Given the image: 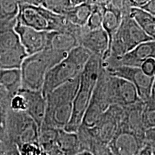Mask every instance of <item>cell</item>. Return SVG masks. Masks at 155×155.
<instances>
[{"instance_id": "cell-6", "label": "cell", "mask_w": 155, "mask_h": 155, "mask_svg": "<svg viewBox=\"0 0 155 155\" xmlns=\"http://www.w3.org/2000/svg\"><path fill=\"white\" fill-rule=\"evenodd\" d=\"M6 131L9 141L19 147L38 141L40 127L27 112L10 109L6 120Z\"/></svg>"}, {"instance_id": "cell-46", "label": "cell", "mask_w": 155, "mask_h": 155, "mask_svg": "<svg viewBox=\"0 0 155 155\" xmlns=\"http://www.w3.org/2000/svg\"><path fill=\"white\" fill-rule=\"evenodd\" d=\"M149 142V141H148ZM151 144V147H152V155H155V144H152V143L149 142Z\"/></svg>"}, {"instance_id": "cell-29", "label": "cell", "mask_w": 155, "mask_h": 155, "mask_svg": "<svg viewBox=\"0 0 155 155\" xmlns=\"http://www.w3.org/2000/svg\"><path fill=\"white\" fill-rule=\"evenodd\" d=\"M20 45L14 28L8 29L0 33V53L13 49Z\"/></svg>"}, {"instance_id": "cell-41", "label": "cell", "mask_w": 155, "mask_h": 155, "mask_svg": "<svg viewBox=\"0 0 155 155\" xmlns=\"http://www.w3.org/2000/svg\"><path fill=\"white\" fill-rule=\"evenodd\" d=\"M145 138H146V141L155 144V128L147 129L146 131Z\"/></svg>"}, {"instance_id": "cell-3", "label": "cell", "mask_w": 155, "mask_h": 155, "mask_svg": "<svg viewBox=\"0 0 155 155\" xmlns=\"http://www.w3.org/2000/svg\"><path fill=\"white\" fill-rule=\"evenodd\" d=\"M91 56L88 50L81 45L70 51L66 57L48 73L42 90L44 96L63 83L80 76Z\"/></svg>"}, {"instance_id": "cell-18", "label": "cell", "mask_w": 155, "mask_h": 155, "mask_svg": "<svg viewBox=\"0 0 155 155\" xmlns=\"http://www.w3.org/2000/svg\"><path fill=\"white\" fill-rule=\"evenodd\" d=\"M78 45V39L72 32L68 31L48 32L46 49L68 54Z\"/></svg>"}, {"instance_id": "cell-48", "label": "cell", "mask_w": 155, "mask_h": 155, "mask_svg": "<svg viewBox=\"0 0 155 155\" xmlns=\"http://www.w3.org/2000/svg\"><path fill=\"white\" fill-rule=\"evenodd\" d=\"M154 90H155V77H154V85H153V88Z\"/></svg>"}, {"instance_id": "cell-39", "label": "cell", "mask_w": 155, "mask_h": 155, "mask_svg": "<svg viewBox=\"0 0 155 155\" xmlns=\"http://www.w3.org/2000/svg\"><path fill=\"white\" fill-rule=\"evenodd\" d=\"M96 5L101 7L102 9H106L114 5L113 0H94Z\"/></svg>"}, {"instance_id": "cell-36", "label": "cell", "mask_w": 155, "mask_h": 155, "mask_svg": "<svg viewBox=\"0 0 155 155\" xmlns=\"http://www.w3.org/2000/svg\"><path fill=\"white\" fill-rule=\"evenodd\" d=\"M21 4L33 7H42L46 8L47 0H20Z\"/></svg>"}, {"instance_id": "cell-35", "label": "cell", "mask_w": 155, "mask_h": 155, "mask_svg": "<svg viewBox=\"0 0 155 155\" xmlns=\"http://www.w3.org/2000/svg\"><path fill=\"white\" fill-rule=\"evenodd\" d=\"M142 71L147 75L150 76H155V60L150 59L146 62H144L141 66Z\"/></svg>"}, {"instance_id": "cell-5", "label": "cell", "mask_w": 155, "mask_h": 155, "mask_svg": "<svg viewBox=\"0 0 155 155\" xmlns=\"http://www.w3.org/2000/svg\"><path fill=\"white\" fill-rule=\"evenodd\" d=\"M129 9L122 10L123 17L121 25L114 35L109 51L102 61L108 58H116L124 55L139 45L152 40L130 16Z\"/></svg>"}, {"instance_id": "cell-31", "label": "cell", "mask_w": 155, "mask_h": 155, "mask_svg": "<svg viewBox=\"0 0 155 155\" xmlns=\"http://www.w3.org/2000/svg\"><path fill=\"white\" fill-rule=\"evenodd\" d=\"M17 147L21 155H48L38 141L26 143Z\"/></svg>"}, {"instance_id": "cell-7", "label": "cell", "mask_w": 155, "mask_h": 155, "mask_svg": "<svg viewBox=\"0 0 155 155\" xmlns=\"http://www.w3.org/2000/svg\"><path fill=\"white\" fill-rule=\"evenodd\" d=\"M108 81L109 73L102 66L90 104L83 117L82 126L94 127L103 114L112 105Z\"/></svg>"}, {"instance_id": "cell-21", "label": "cell", "mask_w": 155, "mask_h": 155, "mask_svg": "<svg viewBox=\"0 0 155 155\" xmlns=\"http://www.w3.org/2000/svg\"><path fill=\"white\" fill-rule=\"evenodd\" d=\"M56 145L66 155H76L81 152L80 143L76 132L59 129Z\"/></svg>"}, {"instance_id": "cell-17", "label": "cell", "mask_w": 155, "mask_h": 155, "mask_svg": "<svg viewBox=\"0 0 155 155\" xmlns=\"http://www.w3.org/2000/svg\"><path fill=\"white\" fill-rule=\"evenodd\" d=\"M19 92L25 97L28 104L27 114L41 127L46 113L47 102L42 91H32L21 88Z\"/></svg>"}, {"instance_id": "cell-11", "label": "cell", "mask_w": 155, "mask_h": 155, "mask_svg": "<svg viewBox=\"0 0 155 155\" xmlns=\"http://www.w3.org/2000/svg\"><path fill=\"white\" fill-rule=\"evenodd\" d=\"M109 92L112 105L127 107L142 101L132 83L126 79L110 74Z\"/></svg>"}, {"instance_id": "cell-2", "label": "cell", "mask_w": 155, "mask_h": 155, "mask_svg": "<svg viewBox=\"0 0 155 155\" xmlns=\"http://www.w3.org/2000/svg\"><path fill=\"white\" fill-rule=\"evenodd\" d=\"M68 54L45 49L25 58L20 68L22 88L42 91L48 73Z\"/></svg>"}, {"instance_id": "cell-24", "label": "cell", "mask_w": 155, "mask_h": 155, "mask_svg": "<svg viewBox=\"0 0 155 155\" xmlns=\"http://www.w3.org/2000/svg\"><path fill=\"white\" fill-rule=\"evenodd\" d=\"M12 97V96L7 90L0 86V141L7 144L11 143L6 131V120L10 110Z\"/></svg>"}, {"instance_id": "cell-42", "label": "cell", "mask_w": 155, "mask_h": 155, "mask_svg": "<svg viewBox=\"0 0 155 155\" xmlns=\"http://www.w3.org/2000/svg\"><path fill=\"white\" fill-rule=\"evenodd\" d=\"M5 155H21L19 152L18 147L16 144H10L9 145L8 149Z\"/></svg>"}, {"instance_id": "cell-22", "label": "cell", "mask_w": 155, "mask_h": 155, "mask_svg": "<svg viewBox=\"0 0 155 155\" xmlns=\"http://www.w3.org/2000/svg\"><path fill=\"white\" fill-rule=\"evenodd\" d=\"M129 15L152 40H155V16L137 7H130Z\"/></svg>"}, {"instance_id": "cell-4", "label": "cell", "mask_w": 155, "mask_h": 155, "mask_svg": "<svg viewBox=\"0 0 155 155\" xmlns=\"http://www.w3.org/2000/svg\"><path fill=\"white\" fill-rule=\"evenodd\" d=\"M17 22L42 32L68 31L78 36L81 28L71 24L64 15H58L45 7L21 4Z\"/></svg>"}, {"instance_id": "cell-25", "label": "cell", "mask_w": 155, "mask_h": 155, "mask_svg": "<svg viewBox=\"0 0 155 155\" xmlns=\"http://www.w3.org/2000/svg\"><path fill=\"white\" fill-rule=\"evenodd\" d=\"M94 6L87 3H82L67 12L64 16L71 24L83 28L86 25Z\"/></svg>"}, {"instance_id": "cell-16", "label": "cell", "mask_w": 155, "mask_h": 155, "mask_svg": "<svg viewBox=\"0 0 155 155\" xmlns=\"http://www.w3.org/2000/svg\"><path fill=\"white\" fill-rule=\"evenodd\" d=\"M144 108V102L143 101L124 107V115L120 129L129 131L139 138L146 139L145 135L147 130L143 119Z\"/></svg>"}, {"instance_id": "cell-10", "label": "cell", "mask_w": 155, "mask_h": 155, "mask_svg": "<svg viewBox=\"0 0 155 155\" xmlns=\"http://www.w3.org/2000/svg\"><path fill=\"white\" fill-rule=\"evenodd\" d=\"M105 69L110 75L126 79L132 83L143 102L150 99L155 76L147 75L141 68L138 67L119 66Z\"/></svg>"}, {"instance_id": "cell-1", "label": "cell", "mask_w": 155, "mask_h": 155, "mask_svg": "<svg viewBox=\"0 0 155 155\" xmlns=\"http://www.w3.org/2000/svg\"><path fill=\"white\" fill-rule=\"evenodd\" d=\"M102 67V60L92 55L81 74L80 85L73 103V112L65 130L77 132L82 124Z\"/></svg>"}, {"instance_id": "cell-40", "label": "cell", "mask_w": 155, "mask_h": 155, "mask_svg": "<svg viewBox=\"0 0 155 155\" xmlns=\"http://www.w3.org/2000/svg\"><path fill=\"white\" fill-rule=\"evenodd\" d=\"M138 155H152V150L151 144L148 141H146L144 147L141 149Z\"/></svg>"}, {"instance_id": "cell-9", "label": "cell", "mask_w": 155, "mask_h": 155, "mask_svg": "<svg viewBox=\"0 0 155 155\" xmlns=\"http://www.w3.org/2000/svg\"><path fill=\"white\" fill-rule=\"evenodd\" d=\"M150 59L155 60V40L143 42L124 55L116 58H108L102 61L104 68L119 66L141 68Z\"/></svg>"}, {"instance_id": "cell-13", "label": "cell", "mask_w": 155, "mask_h": 155, "mask_svg": "<svg viewBox=\"0 0 155 155\" xmlns=\"http://www.w3.org/2000/svg\"><path fill=\"white\" fill-rule=\"evenodd\" d=\"M79 45L88 50L92 55L103 60L109 50V38L102 28L88 30L83 27L78 38Z\"/></svg>"}, {"instance_id": "cell-27", "label": "cell", "mask_w": 155, "mask_h": 155, "mask_svg": "<svg viewBox=\"0 0 155 155\" xmlns=\"http://www.w3.org/2000/svg\"><path fill=\"white\" fill-rule=\"evenodd\" d=\"M59 129L41 126L39 131L38 141L46 152L56 146V140Z\"/></svg>"}, {"instance_id": "cell-34", "label": "cell", "mask_w": 155, "mask_h": 155, "mask_svg": "<svg viewBox=\"0 0 155 155\" xmlns=\"http://www.w3.org/2000/svg\"><path fill=\"white\" fill-rule=\"evenodd\" d=\"M90 152L93 155H114L108 144H104L97 139L94 142Z\"/></svg>"}, {"instance_id": "cell-28", "label": "cell", "mask_w": 155, "mask_h": 155, "mask_svg": "<svg viewBox=\"0 0 155 155\" xmlns=\"http://www.w3.org/2000/svg\"><path fill=\"white\" fill-rule=\"evenodd\" d=\"M81 4L80 0H47L46 8L56 14L65 15Z\"/></svg>"}, {"instance_id": "cell-12", "label": "cell", "mask_w": 155, "mask_h": 155, "mask_svg": "<svg viewBox=\"0 0 155 155\" xmlns=\"http://www.w3.org/2000/svg\"><path fill=\"white\" fill-rule=\"evenodd\" d=\"M14 30L18 35L20 44L28 56L46 49L48 32L37 30L17 22Z\"/></svg>"}, {"instance_id": "cell-8", "label": "cell", "mask_w": 155, "mask_h": 155, "mask_svg": "<svg viewBox=\"0 0 155 155\" xmlns=\"http://www.w3.org/2000/svg\"><path fill=\"white\" fill-rule=\"evenodd\" d=\"M124 115V107L111 105L96 125L91 128L95 137L104 144H109L121 129Z\"/></svg>"}, {"instance_id": "cell-43", "label": "cell", "mask_w": 155, "mask_h": 155, "mask_svg": "<svg viewBox=\"0 0 155 155\" xmlns=\"http://www.w3.org/2000/svg\"><path fill=\"white\" fill-rule=\"evenodd\" d=\"M47 153L48 155H66L63 151H61L59 148H58L57 145L53 147L51 150L47 152Z\"/></svg>"}, {"instance_id": "cell-45", "label": "cell", "mask_w": 155, "mask_h": 155, "mask_svg": "<svg viewBox=\"0 0 155 155\" xmlns=\"http://www.w3.org/2000/svg\"><path fill=\"white\" fill-rule=\"evenodd\" d=\"M81 3H87L91 5H96L94 0H80Z\"/></svg>"}, {"instance_id": "cell-15", "label": "cell", "mask_w": 155, "mask_h": 155, "mask_svg": "<svg viewBox=\"0 0 155 155\" xmlns=\"http://www.w3.org/2000/svg\"><path fill=\"white\" fill-rule=\"evenodd\" d=\"M80 78L81 75L68 82L63 83V85L57 87L46 95V109H50L65 104H73L80 85Z\"/></svg>"}, {"instance_id": "cell-23", "label": "cell", "mask_w": 155, "mask_h": 155, "mask_svg": "<svg viewBox=\"0 0 155 155\" xmlns=\"http://www.w3.org/2000/svg\"><path fill=\"white\" fill-rule=\"evenodd\" d=\"M0 86L12 96L17 94L22 88L20 69H0Z\"/></svg>"}, {"instance_id": "cell-38", "label": "cell", "mask_w": 155, "mask_h": 155, "mask_svg": "<svg viewBox=\"0 0 155 155\" xmlns=\"http://www.w3.org/2000/svg\"><path fill=\"white\" fill-rule=\"evenodd\" d=\"M150 0H128V5L130 7L141 8L148 2Z\"/></svg>"}, {"instance_id": "cell-30", "label": "cell", "mask_w": 155, "mask_h": 155, "mask_svg": "<svg viewBox=\"0 0 155 155\" xmlns=\"http://www.w3.org/2000/svg\"><path fill=\"white\" fill-rule=\"evenodd\" d=\"M103 17H104V9L95 5L85 28L88 30H94L101 28Z\"/></svg>"}, {"instance_id": "cell-47", "label": "cell", "mask_w": 155, "mask_h": 155, "mask_svg": "<svg viewBox=\"0 0 155 155\" xmlns=\"http://www.w3.org/2000/svg\"><path fill=\"white\" fill-rule=\"evenodd\" d=\"M76 155H93V154L91 152H82L78 153V154Z\"/></svg>"}, {"instance_id": "cell-20", "label": "cell", "mask_w": 155, "mask_h": 155, "mask_svg": "<svg viewBox=\"0 0 155 155\" xmlns=\"http://www.w3.org/2000/svg\"><path fill=\"white\" fill-rule=\"evenodd\" d=\"M22 45L0 53V69H20L25 58L28 57Z\"/></svg>"}, {"instance_id": "cell-14", "label": "cell", "mask_w": 155, "mask_h": 155, "mask_svg": "<svg viewBox=\"0 0 155 155\" xmlns=\"http://www.w3.org/2000/svg\"><path fill=\"white\" fill-rule=\"evenodd\" d=\"M146 141L133 133L120 129L108 146L114 155H138Z\"/></svg>"}, {"instance_id": "cell-33", "label": "cell", "mask_w": 155, "mask_h": 155, "mask_svg": "<svg viewBox=\"0 0 155 155\" xmlns=\"http://www.w3.org/2000/svg\"><path fill=\"white\" fill-rule=\"evenodd\" d=\"M28 104L25 97L20 92L17 93L12 97L10 102V109L15 111L26 112Z\"/></svg>"}, {"instance_id": "cell-26", "label": "cell", "mask_w": 155, "mask_h": 155, "mask_svg": "<svg viewBox=\"0 0 155 155\" xmlns=\"http://www.w3.org/2000/svg\"><path fill=\"white\" fill-rule=\"evenodd\" d=\"M20 5V0H0V20H17Z\"/></svg>"}, {"instance_id": "cell-37", "label": "cell", "mask_w": 155, "mask_h": 155, "mask_svg": "<svg viewBox=\"0 0 155 155\" xmlns=\"http://www.w3.org/2000/svg\"><path fill=\"white\" fill-rule=\"evenodd\" d=\"M17 20L15 21H4L0 20V33L3 31L8 29L14 28L15 25H16Z\"/></svg>"}, {"instance_id": "cell-19", "label": "cell", "mask_w": 155, "mask_h": 155, "mask_svg": "<svg viewBox=\"0 0 155 155\" xmlns=\"http://www.w3.org/2000/svg\"><path fill=\"white\" fill-rule=\"evenodd\" d=\"M122 17H123V11L115 5H112L104 9L102 28L105 30L109 38V49L114 35L116 34V31L118 30L121 25Z\"/></svg>"}, {"instance_id": "cell-44", "label": "cell", "mask_w": 155, "mask_h": 155, "mask_svg": "<svg viewBox=\"0 0 155 155\" xmlns=\"http://www.w3.org/2000/svg\"><path fill=\"white\" fill-rule=\"evenodd\" d=\"M10 144H12V143H9V144H7V143H5V142H3V141H0V155H5V154L7 149H8L9 145Z\"/></svg>"}, {"instance_id": "cell-32", "label": "cell", "mask_w": 155, "mask_h": 155, "mask_svg": "<svg viewBox=\"0 0 155 155\" xmlns=\"http://www.w3.org/2000/svg\"><path fill=\"white\" fill-rule=\"evenodd\" d=\"M143 119L146 130L155 128V108L145 102Z\"/></svg>"}]
</instances>
